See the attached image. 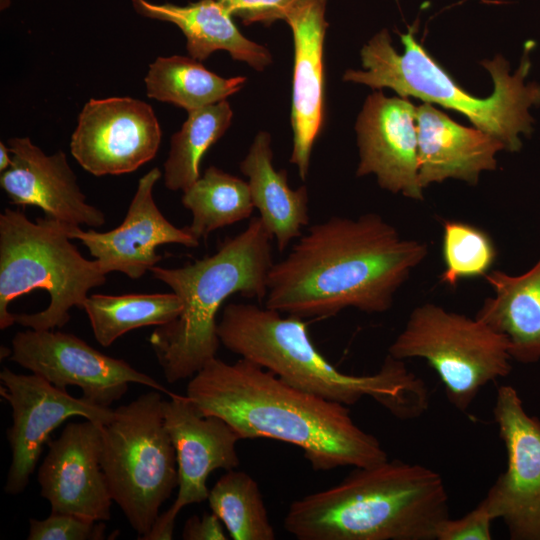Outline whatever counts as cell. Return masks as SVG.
I'll return each mask as SVG.
<instances>
[{
	"instance_id": "23",
	"label": "cell",
	"mask_w": 540,
	"mask_h": 540,
	"mask_svg": "<svg viewBox=\"0 0 540 540\" xmlns=\"http://www.w3.org/2000/svg\"><path fill=\"white\" fill-rule=\"evenodd\" d=\"M240 169L248 177L254 208L259 211L278 250L284 251L309 224L307 188H290L287 171L274 168L271 136L266 131L257 133Z\"/></svg>"
},
{
	"instance_id": "5",
	"label": "cell",
	"mask_w": 540,
	"mask_h": 540,
	"mask_svg": "<svg viewBox=\"0 0 540 540\" xmlns=\"http://www.w3.org/2000/svg\"><path fill=\"white\" fill-rule=\"evenodd\" d=\"M273 237L260 217L226 238L210 256L178 268L154 266L153 277L168 285L183 308L168 324L158 326L150 345L167 382L190 379L216 357L220 340L217 313L233 294L261 301L274 264Z\"/></svg>"
},
{
	"instance_id": "25",
	"label": "cell",
	"mask_w": 540,
	"mask_h": 540,
	"mask_svg": "<svg viewBox=\"0 0 540 540\" xmlns=\"http://www.w3.org/2000/svg\"><path fill=\"white\" fill-rule=\"evenodd\" d=\"M183 304L174 293L88 295L82 310L88 316L97 342L108 347L127 332L162 326L175 320Z\"/></svg>"
},
{
	"instance_id": "6",
	"label": "cell",
	"mask_w": 540,
	"mask_h": 540,
	"mask_svg": "<svg viewBox=\"0 0 540 540\" xmlns=\"http://www.w3.org/2000/svg\"><path fill=\"white\" fill-rule=\"evenodd\" d=\"M415 27L400 33L404 46L398 54L386 29L374 35L361 50L365 70L348 69L344 81L360 83L372 89L390 88L400 97L413 96L436 103L465 115L475 128L503 143L505 150L522 147L520 134L529 135L533 119L529 109L540 104V84L524 82L530 70L528 46L520 66L509 73L508 62L500 55L481 64L490 72L494 90L486 98L465 91L417 42Z\"/></svg>"
},
{
	"instance_id": "31",
	"label": "cell",
	"mask_w": 540,
	"mask_h": 540,
	"mask_svg": "<svg viewBox=\"0 0 540 540\" xmlns=\"http://www.w3.org/2000/svg\"><path fill=\"white\" fill-rule=\"evenodd\" d=\"M232 16L245 25L277 20L286 21L289 15L306 0H217Z\"/></svg>"
},
{
	"instance_id": "16",
	"label": "cell",
	"mask_w": 540,
	"mask_h": 540,
	"mask_svg": "<svg viewBox=\"0 0 540 540\" xmlns=\"http://www.w3.org/2000/svg\"><path fill=\"white\" fill-rule=\"evenodd\" d=\"M161 176L160 169L155 167L139 179L126 216L118 227L107 232L84 231L78 225L70 228L71 238L87 247L106 275L120 272L130 279H139L162 259L156 252L159 246H199V240L187 227L174 226L156 205L153 188Z\"/></svg>"
},
{
	"instance_id": "24",
	"label": "cell",
	"mask_w": 540,
	"mask_h": 540,
	"mask_svg": "<svg viewBox=\"0 0 540 540\" xmlns=\"http://www.w3.org/2000/svg\"><path fill=\"white\" fill-rule=\"evenodd\" d=\"M246 78L221 77L198 60L184 57H158L150 64L145 84L147 96L181 107L187 112L211 105L241 90Z\"/></svg>"
},
{
	"instance_id": "3",
	"label": "cell",
	"mask_w": 540,
	"mask_h": 540,
	"mask_svg": "<svg viewBox=\"0 0 540 540\" xmlns=\"http://www.w3.org/2000/svg\"><path fill=\"white\" fill-rule=\"evenodd\" d=\"M448 517L449 497L437 471L387 459L294 500L283 525L299 540H436Z\"/></svg>"
},
{
	"instance_id": "17",
	"label": "cell",
	"mask_w": 540,
	"mask_h": 540,
	"mask_svg": "<svg viewBox=\"0 0 540 540\" xmlns=\"http://www.w3.org/2000/svg\"><path fill=\"white\" fill-rule=\"evenodd\" d=\"M358 177L374 174L379 186L423 200L419 183L416 107L407 97L370 94L356 122Z\"/></svg>"
},
{
	"instance_id": "28",
	"label": "cell",
	"mask_w": 540,
	"mask_h": 540,
	"mask_svg": "<svg viewBox=\"0 0 540 540\" xmlns=\"http://www.w3.org/2000/svg\"><path fill=\"white\" fill-rule=\"evenodd\" d=\"M209 507L233 540H274L259 485L248 473L228 470L209 490Z\"/></svg>"
},
{
	"instance_id": "33",
	"label": "cell",
	"mask_w": 540,
	"mask_h": 540,
	"mask_svg": "<svg viewBox=\"0 0 540 540\" xmlns=\"http://www.w3.org/2000/svg\"><path fill=\"white\" fill-rule=\"evenodd\" d=\"M184 540H226L224 525L214 513L193 515L187 519L182 531Z\"/></svg>"
},
{
	"instance_id": "30",
	"label": "cell",
	"mask_w": 540,
	"mask_h": 540,
	"mask_svg": "<svg viewBox=\"0 0 540 540\" xmlns=\"http://www.w3.org/2000/svg\"><path fill=\"white\" fill-rule=\"evenodd\" d=\"M106 525L78 516L51 512L44 519L29 520L28 540H103Z\"/></svg>"
},
{
	"instance_id": "18",
	"label": "cell",
	"mask_w": 540,
	"mask_h": 540,
	"mask_svg": "<svg viewBox=\"0 0 540 540\" xmlns=\"http://www.w3.org/2000/svg\"><path fill=\"white\" fill-rule=\"evenodd\" d=\"M8 148L12 164L1 172L0 185L11 204L39 207L45 217L70 225L105 223L104 213L86 202L62 150L47 155L28 137L9 139Z\"/></svg>"
},
{
	"instance_id": "10",
	"label": "cell",
	"mask_w": 540,
	"mask_h": 540,
	"mask_svg": "<svg viewBox=\"0 0 540 540\" xmlns=\"http://www.w3.org/2000/svg\"><path fill=\"white\" fill-rule=\"evenodd\" d=\"M9 359L59 388L79 387L82 397L104 407L120 400L131 383L172 394L126 361L101 353L71 333L31 328L17 332Z\"/></svg>"
},
{
	"instance_id": "4",
	"label": "cell",
	"mask_w": 540,
	"mask_h": 540,
	"mask_svg": "<svg viewBox=\"0 0 540 540\" xmlns=\"http://www.w3.org/2000/svg\"><path fill=\"white\" fill-rule=\"evenodd\" d=\"M251 303H229L218 322L220 343L274 373L286 383L346 406L370 397L400 420L422 416L429 407L424 381L389 354L369 375L338 370L314 346L303 319Z\"/></svg>"
},
{
	"instance_id": "15",
	"label": "cell",
	"mask_w": 540,
	"mask_h": 540,
	"mask_svg": "<svg viewBox=\"0 0 540 540\" xmlns=\"http://www.w3.org/2000/svg\"><path fill=\"white\" fill-rule=\"evenodd\" d=\"M101 426L87 419L71 422L48 441L37 479L51 512L110 520L113 500L100 462Z\"/></svg>"
},
{
	"instance_id": "22",
	"label": "cell",
	"mask_w": 540,
	"mask_h": 540,
	"mask_svg": "<svg viewBox=\"0 0 540 540\" xmlns=\"http://www.w3.org/2000/svg\"><path fill=\"white\" fill-rule=\"evenodd\" d=\"M493 291L475 317L504 335L512 360L540 361V258L527 272L509 275L491 270L484 276Z\"/></svg>"
},
{
	"instance_id": "1",
	"label": "cell",
	"mask_w": 540,
	"mask_h": 540,
	"mask_svg": "<svg viewBox=\"0 0 540 540\" xmlns=\"http://www.w3.org/2000/svg\"><path fill=\"white\" fill-rule=\"evenodd\" d=\"M427 255L425 242L403 237L377 213L332 216L312 225L272 265L265 307L301 319L347 308L384 313Z\"/></svg>"
},
{
	"instance_id": "32",
	"label": "cell",
	"mask_w": 540,
	"mask_h": 540,
	"mask_svg": "<svg viewBox=\"0 0 540 540\" xmlns=\"http://www.w3.org/2000/svg\"><path fill=\"white\" fill-rule=\"evenodd\" d=\"M495 519L487 505L481 500L464 516L446 518L439 525L436 540H491V525Z\"/></svg>"
},
{
	"instance_id": "2",
	"label": "cell",
	"mask_w": 540,
	"mask_h": 540,
	"mask_svg": "<svg viewBox=\"0 0 540 540\" xmlns=\"http://www.w3.org/2000/svg\"><path fill=\"white\" fill-rule=\"evenodd\" d=\"M203 415L225 420L243 439L269 438L303 450L315 471L368 467L388 459L348 406L298 389L257 364L213 358L186 387Z\"/></svg>"
},
{
	"instance_id": "9",
	"label": "cell",
	"mask_w": 540,
	"mask_h": 540,
	"mask_svg": "<svg viewBox=\"0 0 540 540\" xmlns=\"http://www.w3.org/2000/svg\"><path fill=\"white\" fill-rule=\"evenodd\" d=\"M388 354L424 359L437 373L448 401L469 409L480 390L512 370L507 338L480 319L427 302L416 306Z\"/></svg>"
},
{
	"instance_id": "34",
	"label": "cell",
	"mask_w": 540,
	"mask_h": 540,
	"mask_svg": "<svg viewBox=\"0 0 540 540\" xmlns=\"http://www.w3.org/2000/svg\"><path fill=\"white\" fill-rule=\"evenodd\" d=\"M12 164V157L9 148L0 142V171L3 172Z\"/></svg>"
},
{
	"instance_id": "12",
	"label": "cell",
	"mask_w": 540,
	"mask_h": 540,
	"mask_svg": "<svg viewBox=\"0 0 540 540\" xmlns=\"http://www.w3.org/2000/svg\"><path fill=\"white\" fill-rule=\"evenodd\" d=\"M0 381V395L12 410L7 430L11 463L4 490L13 496L25 490L50 434L63 422L81 416L104 425L114 416V409L73 397L34 373L18 374L4 367Z\"/></svg>"
},
{
	"instance_id": "20",
	"label": "cell",
	"mask_w": 540,
	"mask_h": 540,
	"mask_svg": "<svg viewBox=\"0 0 540 540\" xmlns=\"http://www.w3.org/2000/svg\"><path fill=\"white\" fill-rule=\"evenodd\" d=\"M419 183L454 178L475 185L483 171L495 170L502 142L477 128L464 127L430 103L416 107Z\"/></svg>"
},
{
	"instance_id": "13",
	"label": "cell",
	"mask_w": 540,
	"mask_h": 540,
	"mask_svg": "<svg viewBox=\"0 0 540 540\" xmlns=\"http://www.w3.org/2000/svg\"><path fill=\"white\" fill-rule=\"evenodd\" d=\"M163 414L175 449L178 492L173 504L159 514L140 540L172 539L179 512L207 500L209 475L240 464L236 445L241 438L225 420L201 414L186 395L175 393L163 400Z\"/></svg>"
},
{
	"instance_id": "14",
	"label": "cell",
	"mask_w": 540,
	"mask_h": 540,
	"mask_svg": "<svg viewBox=\"0 0 540 540\" xmlns=\"http://www.w3.org/2000/svg\"><path fill=\"white\" fill-rule=\"evenodd\" d=\"M161 135L148 103L130 97L90 99L79 114L70 151L95 176L126 174L155 157Z\"/></svg>"
},
{
	"instance_id": "19",
	"label": "cell",
	"mask_w": 540,
	"mask_h": 540,
	"mask_svg": "<svg viewBox=\"0 0 540 540\" xmlns=\"http://www.w3.org/2000/svg\"><path fill=\"white\" fill-rule=\"evenodd\" d=\"M328 0H306L285 22L294 40L291 125L293 148L290 163L306 179L312 147L325 120L324 41Z\"/></svg>"
},
{
	"instance_id": "7",
	"label": "cell",
	"mask_w": 540,
	"mask_h": 540,
	"mask_svg": "<svg viewBox=\"0 0 540 540\" xmlns=\"http://www.w3.org/2000/svg\"><path fill=\"white\" fill-rule=\"evenodd\" d=\"M48 217L35 222L18 210L0 214V329L64 327L91 289L106 282L97 261L82 256L70 228Z\"/></svg>"
},
{
	"instance_id": "29",
	"label": "cell",
	"mask_w": 540,
	"mask_h": 540,
	"mask_svg": "<svg viewBox=\"0 0 540 540\" xmlns=\"http://www.w3.org/2000/svg\"><path fill=\"white\" fill-rule=\"evenodd\" d=\"M442 257L444 271L441 282L455 287L466 278L484 277L497 258L491 236L483 229L459 220L442 221Z\"/></svg>"
},
{
	"instance_id": "26",
	"label": "cell",
	"mask_w": 540,
	"mask_h": 540,
	"mask_svg": "<svg viewBox=\"0 0 540 540\" xmlns=\"http://www.w3.org/2000/svg\"><path fill=\"white\" fill-rule=\"evenodd\" d=\"M181 202L192 214L187 229L198 240L249 218L254 209L248 182L215 166L183 191Z\"/></svg>"
},
{
	"instance_id": "11",
	"label": "cell",
	"mask_w": 540,
	"mask_h": 540,
	"mask_svg": "<svg viewBox=\"0 0 540 540\" xmlns=\"http://www.w3.org/2000/svg\"><path fill=\"white\" fill-rule=\"evenodd\" d=\"M494 421L507 466L482 499L512 540H540V420L529 415L517 390L498 388Z\"/></svg>"
},
{
	"instance_id": "8",
	"label": "cell",
	"mask_w": 540,
	"mask_h": 540,
	"mask_svg": "<svg viewBox=\"0 0 540 540\" xmlns=\"http://www.w3.org/2000/svg\"><path fill=\"white\" fill-rule=\"evenodd\" d=\"M100 462L112 500L141 539L178 487L160 391L153 389L114 409L113 418L101 426Z\"/></svg>"
},
{
	"instance_id": "21",
	"label": "cell",
	"mask_w": 540,
	"mask_h": 540,
	"mask_svg": "<svg viewBox=\"0 0 540 540\" xmlns=\"http://www.w3.org/2000/svg\"><path fill=\"white\" fill-rule=\"evenodd\" d=\"M134 10L147 18L175 24L185 35L191 58L206 60L217 50L227 51L234 60L262 71L272 62L270 52L247 39L232 15L217 0H199L184 6L147 0H131Z\"/></svg>"
},
{
	"instance_id": "27",
	"label": "cell",
	"mask_w": 540,
	"mask_h": 540,
	"mask_svg": "<svg viewBox=\"0 0 540 540\" xmlns=\"http://www.w3.org/2000/svg\"><path fill=\"white\" fill-rule=\"evenodd\" d=\"M233 111L225 100L188 112V118L170 141L164 163V184L171 191H185L199 177L200 161L231 124Z\"/></svg>"
},
{
	"instance_id": "35",
	"label": "cell",
	"mask_w": 540,
	"mask_h": 540,
	"mask_svg": "<svg viewBox=\"0 0 540 540\" xmlns=\"http://www.w3.org/2000/svg\"><path fill=\"white\" fill-rule=\"evenodd\" d=\"M11 1L12 0H0V10L3 11L5 9H7L10 6Z\"/></svg>"
}]
</instances>
